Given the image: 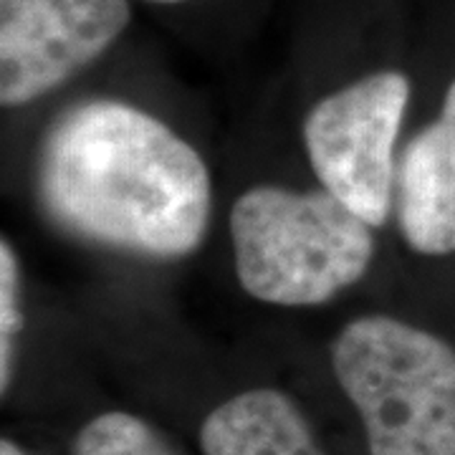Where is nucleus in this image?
Listing matches in <instances>:
<instances>
[{
	"instance_id": "obj_6",
	"label": "nucleus",
	"mask_w": 455,
	"mask_h": 455,
	"mask_svg": "<svg viewBox=\"0 0 455 455\" xmlns=\"http://www.w3.org/2000/svg\"><path fill=\"white\" fill-rule=\"evenodd\" d=\"M395 215L412 251L423 256L455 253V82L445 92L438 119L403 149Z\"/></svg>"
},
{
	"instance_id": "obj_8",
	"label": "nucleus",
	"mask_w": 455,
	"mask_h": 455,
	"mask_svg": "<svg viewBox=\"0 0 455 455\" xmlns=\"http://www.w3.org/2000/svg\"><path fill=\"white\" fill-rule=\"evenodd\" d=\"M74 455H178L152 425L132 412H104L84 425Z\"/></svg>"
},
{
	"instance_id": "obj_9",
	"label": "nucleus",
	"mask_w": 455,
	"mask_h": 455,
	"mask_svg": "<svg viewBox=\"0 0 455 455\" xmlns=\"http://www.w3.org/2000/svg\"><path fill=\"white\" fill-rule=\"evenodd\" d=\"M23 329L20 263L8 238L0 241V390L8 392L16 362V344Z\"/></svg>"
},
{
	"instance_id": "obj_10",
	"label": "nucleus",
	"mask_w": 455,
	"mask_h": 455,
	"mask_svg": "<svg viewBox=\"0 0 455 455\" xmlns=\"http://www.w3.org/2000/svg\"><path fill=\"white\" fill-rule=\"evenodd\" d=\"M0 455H28L26 451H20L13 440H3L0 443Z\"/></svg>"
},
{
	"instance_id": "obj_2",
	"label": "nucleus",
	"mask_w": 455,
	"mask_h": 455,
	"mask_svg": "<svg viewBox=\"0 0 455 455\" xmlns=\"http://www.w3.org/2000/svg\"><path fill=\"white\" fill-rule=\"evenodd\" d=\"M228 223L241 289L271 307L301 309L337 299L377 253L374 226L324 188H248Z\"/></svg>"
},
{
	"instance_id": "obj_5",
	"label": "nucleus",
	"mask_w": 455,
	"mask_h": 455,
	"mask_svg": "<svg viewBox=\"0 0 455 455\" xmlns=\"http://www.w3.org/2000/svg\"><path fill=\"white\" fill-rule=\"evenodd\" d=\"M130 0H0V104L26 107L119 41Z\"/></svg>"
},
{
	"instance_id": "obj_1",
	"label": "nucleus",
	"mask_w": 455,
	"mask_h": 455,
	"mask_svg": "<svg viewBox=\"0 0 455 455\" xmlns=\"http://www.w3.org/2000/svg\"><path fill=\"white\" fill-rule=\"evenodd\" d=\"M36 190L61 230L140 259H185L211 226V172L200 152L119 99H86L53 119Z\"/></svg>"
},
{
	"instance_id": "obj_3",
	"label": "nucleus",
	"mask_w": 455,
	"mask_h": 455,
	"mask_svg": "<svg viewBox=\"0 0 455 455\" xmlns=\"http://www.w3.org/2000/svg\"><path fill=\"white\" fill-rule=\"evenodd\" d=\"M331 370L359 412L370 455H455V349L387 314L352 319Z\"/></svg>"
},
{
	"instance_id": "obj_7",
	"label": "nucleus",
	"mask_w": 455,
	"mask_h": 455,
	"mask_svg": "<svg viewBox=\"0 0 455 455\" xmlns=\"http://www.w3.org/2000/svg\"><path fill=\"white\" fill-rule=\"evenodd\" d=\"M203 455H324L289 395L259 387L218 405L200 425Z\"/></svg>"
},
{
	"instance_id": "obj_4",
	"label": "nucleus",
	"mask_w": 455,
	"mask_h": 455,
	"mask_svg": "<svg viewBox=\"0 0 455 455\" xmlns=\"http://www.w3.org/2000/svg\"><path fill=\"white\" fill-rule=\"evenodd\" d=\"M410 92L403 71H372L319 99L304 119V147L319 185L374 228L395 208V145Z\"/></svg>"
},
{
	"instance_id": "obj_11",
	"label": "nucleus",
	"mask_w": 455,
	"mask_h": 455,
	"mask_svg": "<svg viewBox=\"0 0 455 455\" xmlns=\"http://www.w3.org/2000/svg\"><path fill=\"white\" fill-rule=\"evenodd\" d=\"M149 3H160V5H175V3H185V0H149Z\"/></svg>"
}]
</instances>
